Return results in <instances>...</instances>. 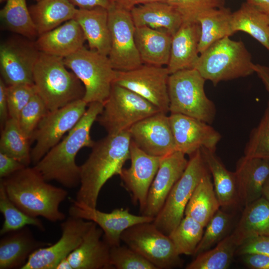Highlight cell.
Masks as SVG:
<instances>
[{
    "label": "cell",
    "instance_id": "cell-38",
    "mask_svg": "<svg viewBox=\"0 0 269 269\" xmlns=\"http://www.w3.org/2000/svg\"><path fill=\"white\" fill-rule=\"evenodd\" d=\"M0 211L4 217V222L0 230V236L28 226H34L42 231L45 229L43 222L38 217L27 215L14 204L0 183Z\"/></svg>",
    "mask_w": 269,
    "mask_h": 269
},
{
    "label": "cell",
    "instance_id": "cell-42",
    "mask_svg": "<svg viewBox=\"0 0 269 269\" xmlns=\"http://www.w3.org/2000/svg\"><path fill=\"white\" fill-rule=\"evenodd\" d=\"M110 262L113 269H157L149 261L127 245L110 247Z\"/></svg>",
    "mask_w": 269,
    "mask_h": 269
},
{
    "label": "cell",
    "instance_id": "cell-8",
    "mask_svg": "<svg viewBox=\"0 0 269 269\" xmlns=\"http://www.w3.org/2000/svg\"><path fill=\"white\" fill-rule=\"evenodd\" d=\"M161 112L136 93L113 83L96 121L108 134L128 131L135 124Z\"/></svg>",
    "mask_w": 269,
    "mask_h": 269
},
{
    "label": "cell",
    "instance_id": "cell-33",
    "mask_svg": "<svg viewBox=\"0 0 269 269\" xmlns=\"http://www.w3.org/2000/svg\"><path fill=\"white\" fill-rule=\"evenodd\" d=\"M220 207L208 171L194 190L186 207L184 215L191 217L205 227Z\"/></svg>",
    "mask_w": 269,
    "mask_h": 269
},
{
    "label": "cell",
    "instance_id": "cell-13",
    "mask_svg": "<svg viewBox=\"0 0 269 269\" xmlns=\"http://www.w3.org/2000/svg\"><path fill=\"white\" fill-rule=\"evenodd\" d=\"M167 67L142 64L126 71H117L114 84L128 89L150 102L161 112H169Z\"/></svg>",
    "mask_w": 269,
    "mask_h": 269
},
{
    "label": "cell",
    "instance_id": "cell-40",
    "mask_svg": "<svg viewBox=\"0 0 269 269\" xmlns=\"http://www.w3.org/2000/svg\"><path fill=\"white\" fill-rule=\"evenodd\" d=\"M244 156L269 160V100L260 123L250 134Z\"/></svg>",
    "mask_w": 269,
    "mask_h": 269
},
{
    "label": "cell",
    "instance_id": "cell-56",
    "mask_svg": "<svg viewBox=\"0 0 269 269\" xmlns=\"http://www.w3.org/2000/svg\"><path fill=\"white\" fill-rule=\"evenodd\" d=\"M5 0H0V2L1 3V2H3Z\"/></svg>",
    "mask_w": 269,
    "mask_h": 269
},
{
    "label": "cell",
    "instance_id": "cell-17",
    "mask_svg": "<svg viewBox=\"0 0 269 269\" xmlns=\"http://www.w3.org/2000/svg\"><path fill=\"white\" fill-rule=\"evenodd\" d=\"M130 151L131 165L123 168L119 176L121 185L130 193L133 204L139 205L141 212L162 157L146 153L132 140Z\"/></svg>",
    "mask_w": 269,
    "mask_h": 269
},
{
    "label": "cell",
    "instance_id": "cell-28",
    "mask_svg": "<svg viewBox=\"0 0 269 269\" xmlns=\"http://www.w3.org/2000/svg\"><path fill=\"white\" fill-rule=\"evenodd\" d=\"M73 19L81 27L90 49L108 56L110 49L108 9L101 7L77 8Z\"/></svg>",
    "mask_w": 269,
    "mask_h": 269
},
{
    "label": "cell",
    "instance_id": "cell-6",
    "mask_svg": "<svg viewBox=\"0 0 269 269\" xmlns=\"http://www.w3.org/2000/svg\"><path fill=\"white\" fill-rule=\"evenodd\" d=\"M205 81L194 68L170 74L168 81L170 114H180L212 123L216 107L205 92Z\"/></svg>",
    "mask_w": 269,
    "mask_h": 269
},
{
    "label": "cell",
    "instance_id": "cell-1",
    "mask_svg": "<svg viewBox=\"0 0 269 269\" xmlns=\"http://www.w3.org/2000/svg\"><path fill=\"white\" fill-rule=\"evenodd\" d=\"M88 106L66 136L34 165L46 181H56L69 189L80 185V169L76 163V156L82 148H92L94 144L91 129L103 109V103L100 102H92Z\"/></svg>",
    "mask_w": 269,
    "mask_h": 269
},
{
    "label": "cell",
    "instance_id": "cell-20",
    "mask_svg": "<svg viewBox=\"0 0 269 269\" xmlns=\"http://www.w3.org/2000/svg\"><path fill=\"white\" fill-rule=\"evenodd\" d=\"M185 155L175 151L162 157L141 215L154 218L160 212L171 190L187 165L188 160Z\"/></svg>",
    "mask_w": 269,
    "mask_h": 269
},
{
    "label": "cell",
    "instance_id": "cell-52",
    "mask_svg": "<svg viewBox=\"0 0 269 269\" xmlns=\"http://www.w3.org/2000/svg\"><path fill=\"white\" fill-rule=\"evenodd\" d=\"M255 73L264 83L266 89L269 93V68L259 64H255Z\"/></svg>",
    "mask_w": 269,
    "mask_h": 269
},
{
    "label": "cell",
    "instance_id": "cell-50",
    "mask_svg": "<svg viewBox=\"0 0 269 269\" xmlns=\"http://www.w3.org/2000/svg\"><path fill=\"white\" fill-rule=\"evenodd\" d=\"M75 7L81 9H91L101 7L109 9L112 5L111 0H69Z\"/></svg>",
    "mask_w": 269,
    "mask_h": 269
},
{
    "label": "cell",
    "instance_id": "cell-5",
    "mask_svg": "<svg viewBox=\"0 0 269 269\" xmlns=\"http://www.w3.org/2000/svg\"><path fill=\"white\" fill-rule=\"evenodd\" d=\"M255 64L243 41L226 37L200 53L193 68L216 86L221 81L253 74Z\"/></svg>",
    "mask_w": 269,
    "mask_h": 269
},
{
    "label": "cell",
    "instance_id": "cell-47",
    "mask_svg": "<svg viewBox=\"0 0 269 269\" xmlns=\"http://www.w3.org/2000/svg\"><path fill=\"white\" fill-rule=\"evenodd\" d=\"M25 167L16 159L0 152V179L7 177Z\"/></svg>",
    "mask_w": 269,
    "mask_h": 269
},
{
    "label": "cell",
    "instance_id": "cell-23",
    "mask_svg": "<svg viewBox=\"0 0 269 269\" xmlns=\"http://www.w3.org/2000/svg\"><path fill=\"white\" fill-rule=\"evenodd\" d=\"M201 27L197 21H183L172 35L170 57L166 66L170 74L193 68L199 52Z\"/></svg>",
    "mask_w": 269,
    "mask_h": 269
},
{
    "label": "cell",
    "instance_id": "cell-57",
    "mask_svg": "<svg viewBox=\"0 0 269 269\" xmlns=\"http://www.w3.org/2000/svg\"><path fill=\"white\" fill-rule=\"evenodd\" d=\"M268 15L269 20V14H268Z\"/></svg>",
    "mask_w": 269,
    "mask_h": 269
},
{
    "label": "cell",
    "instance_id": "cell-49",
    "mask_svg": "<svg viewBox=\"0 0 269 269\" xmlns=\"http://www.w3.org/2000/svg\"><path fill=\"white\" fill-rule=\"evenodd\" d=\"M7 85L0 79V124L2 129L9 119L6 93Z\"/></svg>",
    "mask_w": 269,
    "mask_h": 269
},
{
    "label": "cell",
    "instance_id": "cell-19",
    "mask_svg": "<svg viewBox=\"0 0 269 269\" xmlns=\"http://www.w3.org/2000/svg\"><path fill=\"white\" fill-rule=\"evenodd\" d=\"M169 120L176 151L190 155L202 147L215 151L221 136L209 124L180 114H170Z\"/></svg>",
    "mask_w": 269,
    "mask_h": 269
},
{
    "label": "cell",
    "instance_id": "cell-24",
    "mask_svg": "<svg viewBox=\"0 0 269 269\" xmlns=\"http://www.w3.org/2000/svg\"><path fill=\"white\" fill-rule=\"evenodd\" d=\"M51 244L37 240L28 226L7 233L0 240V269H21L33 252Z\"/></svg>",
    "mask_w": 269,
    "mask_h": 269
},
{
    "label": "cell",
    "instance_id": "cell-36",
    "mask_svg": "<svg viewBox=\"0 0 269 269\" xmlns=\"http://www.w3.org/2000/svg\"><path fill=\"white\" fill-rule=\"evenodd\" d=\"M0 152L20 161L25 166L32 162L30 140L21 130L17 120L9 118L1 129Z\"/></svg>",
    "mask_w": 269,
    "mask_h": 269
},
{
    "label": "cell",
    "instance_id": "cell-30",
    "mask_svg": "<svg viewBox=\"0 0 269 269\" xmlns=\"http://www.w3.org/2000/svg\"><path fill=\"white\" fill-rule=\"evenodd\" d=\"M200 150L213 177L214 190L220 206L228 207L239 204L235 172L226 168L215 151L204 147L201 148Z\"/></svg>",
    "mask_w": 269,
    "mask_h": 269
},
{
    "label": "cell",
    "instance_id": "cell-32",
    "mask_svg": "<svg viewBox=\"0 0 269 269\" xmlns=\"http://www.w3.org/2000/svg\"><path fill=\"white\" fill-rule=\"evenodd\" d=\"M232 12L225 7L206 10L197 18L201 27L199 54L216 41L230 37L234 32L231 26Z\"/></svg>",
    "mask_w": 269,
    "mask_h": 269
},
{
    "label": "cell",
    "instance_id": "cell-53",
    "mask_svg": "<svg viewBox=\"0 0 269 269\" xmlns=\"http://www.w3.org/2000/svg\"><path fill=\"white\" fill-rule=\"evenodd\" d=\"M246 2L263 12L269 14V0H247Z\"/></svg>",
    "mask_w": 269,
    "mask_h": 269
},
{
    "label": "cell",
    "instance_id": "cell-2",
    "mask_svg": "<svg viewBox=\"0 0 269 269\" xmlns=\"http://www.w3.org/2000/svg\"><path fill=\"white\" fill-rule=\"evenodd\" d=\"M131 137L128 131L108 134L95 142L92 151L80 166V183L77 202L96 208L100 191L107 181L120 175L130 159Z\"/></svg>",
    "mask_w": 269,
    "mask_h": 269
},
{
    "label": "cell",
    "instance_id": "cell-11",
    "mask_svg": "<svg viewBox=\"0 0 269 269\" xmlns=\"http://www.w3.org/2000/svg\"><path fill=\"white\" fill-rule=\"evenodd\" d=\"M88 105L80 99L48 111L39 122L30 140L35 141L31 150L34 165L75 126L86 111Z\"/></svg>",
    "mask_w": 269,
    "mask_h": 269
},
{
    "label": "cell",
    "instance_id": "cell-27",
    "mask_svg": "<svg viewBox=\"0 0 269 269\" xmlns=\"http://www.w3.org/2000/svg\"><path fill=\"white\" fill-rule=\"evenodd\" d=\"M135 27L164 29L172 35L183 20L180 13L167 1H155L140 4L130 11Z\"/></svg>",
    "mask_w": 269,
    "mask_h": 269
},
{
    "label": "cell",
    "instance_id": "cell-45",
    "mask_svg": "<svg viewBox=\"0 0 269 269\" xmlns=\"http://www.w3.org/2000/svg\"><path fill=\"white\" fill-rule=\"evenodd\" d=\"M180 13L183 21H196L206 10L224 7V0H168Z\"/></svg>",
    "mask_w": 269,
    "mask_h": 269
},
{
    "label": "cell",
    "instance_id": "cell-55",
    "mask_svg": "<svg viewBox=\"0 0 269 269\" xmlns=\"http://www.w3.org/2000/svg\"><path fill=\"white\" fill-rule=\"evenodd\" d=\"M263 196L269 200V177L264 186Z\"/></svg>",
    "mask_w": 269,
    "mask_h": 269
},
{
    "label": "cell",
    "instance_id": "cell-15",
    "mask_svg": "<svg viewBox=\"0 0 269 269\" xmlns=\"http://www.w3.org/2000/svg\"><path fill=\"white\" fill-rule=\"evenodd\" d=\"M40 53L30 40L12 39L1 43L0 71L5 84H34L33 69Z\"/></svg>",
    "mask_w": 269,
    "mask_h": 269
},
{
    "label": "cell",
    "instance_id": "cell-9",
    "mask_svg": "<svg viewBox=\"0 0 269 269\" xmlns=\"http://www.w3.org/2000/svg\"><path fill=\"white\" fill-rule=\"evenodd\" d=\"M209 171L200 149L191 155L183 174L174 184L152 223L166 235L183 218L187 204L202 177Z\"/></svg>",
    "mask_w": 269,
    "mask_h": 269
},
{
    "label": "cell",
    "instance_id": "cell-14",
    "mask_svg": "<svg viewBox=\"0 0 269 269\" xmlns=\"http://www.w3.org/2000/svg\"><path fill=\"white\" fill-rule=\"evenodd\" d=\"M93 224L69 215L60 225L59 240L33 252L21 269H56L58 263L80 245Z\"/></svg>",
    "mask_w": 269,
    "mask_h": 269
},
{
    "label": "cell",
    "instance_id": "cell-29",
    "mask_svg": "<svg viewBox=\"0 0 269 269\" xmlns=\"http://www.w3.org/2000/svg\"><path fill=\"white\" fill-rule=\"evenodd\" d=\"M29 9L39 35L73 19L77 8L69 0H40Z\"/></svg>",
    "mask_w": 269,
    "mask_h": 269
},
{
    "label": "cell",
    "instance_id": "cell-22",
    "mask_svg": "<svg viewBox=\"0 0 269 269\" xmlns=\"http://www.w3.org/2000/svg\"><path fill=\"white\" fill-rule=\"evenodd\" d=\"M103 231L95 223L80 245L67 257L72 269H112L110 247L103 239Z\"/></svg>",
    "mask_w": 269,
    "mask_h": 269
},
{
    "label": "cell",
    "instance_id": "cell-48",
    "mask_svg": "<svg viewBox=\"0 0 269 269\" xmlns=\"http://www.w3.org/2000/svg\"><path fill=\"white\" fill-rule=\"evenodd\" d=\"M245 265L252 269H269V256L250 254L243 255Z\"/></svg>",
    "mask_w": 269,
    "mask_h": 269
},
{
    "label": "cell",
    "instance_id": "cell-43",
    "mask_svg": "<svg viewBox=\"0 0 269 269\" xmlns=\"http://www.w3.org/2000/svg\"><path fill=\"white\" fill-rule=\"evenodd\" d=\"M48 111L37 94L22 110L17 122L21 130L30 140L39 122Z\"/></svg>",
    "mask_w": 269,
    "mask_h": 269
},
{
    "label": "cell",
    "instance_id": "cell-16",
    "mask_svg": "<svg viewBox=\"0 0 269 269\" xmlns=\"http://www.w3.org/2000/svg\"><path fill=\"white\" fill-rule=\"evenodd\" d=\"M69 209L70 216L95 223L103 231V240L110 247L120 245L122 233L128 228L142 223L151 222L154 218L131 213L128 209L117 208L110 213L71 200Z\"/></svg>",
    "mask_w": 269,
    "mask_h": 269
},
{
    "label": "cell",
    "instance_id": "cell-37",
    "mask_svg": "<svg viewBox=\"0 0 269 269\" xmlns=\"http://www.w3.org/2000/svg\"><path fill=\"white\" fill-rule=\"evenodd\" d=\"M232 234L225 237L216 246L196 256L186 269H227L238 247Z\"/></svg>",
    "mask_w": 269,
    "mask_h": 269
},
{
    "label": "cell",
    "instance_id": "cell-54",
    "mask_svg": "<svg viewBox=\"0 0 269 269\" xmlns=\"http://www.w3.org/2000/svg\"><path fill=\"white\" fill-rule=\"evenodd\" d=\"M56 269H72L67 258L62 259L57 265Z\"/></svg>",
    "mask_w": 269,
    "mask_h": 269
},
{
    "label": "cell",
    "instance_id": "cell-46",
    "mask_svg": "<svg viewBox=\"0 0 269 269\" xmlns=\"http://www.w3.org/2000/svg\"><path fill=\"white\" fill-rule=\"evenodd\" d=\"M236 254L242 256L250 254L269 256V236H258L246 239L238 246Z\"/></svg>",
    "mask_w": 269,
    "mask_h": 269
},
{
    "label": "cell",
    "instance_id": "cell-7",
    "mask_svg": "<svg viewBox=\"0 0 269 269\" xmlns=\"http://www.w3.org/2000/svg\"><path fill=\"white\" fill-rule=\"evenodd\" d=\"M67 68L81 81L85 88L83 100L88 104L104 103L110 95L117 70L108 56L84 46L63 58Z\"/></svg>",
    "mask_w": 269,
    "mask_h": 269
},
{
    "label": "cell",
    "instance_id": "cell-3",
    "mask_svg": "<svg viewBox=\"0 0 269 269\" xmlns=\"http://www.w3.org/2000/svg\"><path fill=\"white\" fill-rule=\"evenodd\" d=\"M0 183L10 200L27 215L52 222L65 219L59 206L66 198L67 191L48 183L34 167H25L0 179Z\"/></svg>",
    "mask_w": 269,
    "mask_h": 269
},
{
    "label": "cell",
    "instance_id": "cell-58",
    "mask_svg": "<svg viewBox=\"0 0 269 269\" xmlns=\"http://www.w3.org/2000/svg\"><path fill=\"white\" fill-rule=\"evenodd\" d=\"M35 0L37 1H39V0Z\"/></svg>",
    "mask_w": 269,
    "mask_h": 269
},
{
    "label": "cell",
    "instance_id": "cell-39",
    "mask_svg": "<svg viewBox=\"0 0 269 269\" xmlns=\"http://www.w3.org/2000/svg\"><path fill=\"white\" fill-rule=\"evenodd\" d=\"M204 227L190 217L185 216L169 237L179 255H193L200 242Z\"/></svg>",
    "mask_w": 269,
    "mask_h": 269
},
{
    "label": "cell",
    "instance_id": "cell-35",
    "mask_svg": "<svg viewBox=\"0 0 269 269\" xmlns=\"http://www.w3.org/2000/svg\"><path fill=\"white\" fill-rule=\"evenodd\" d=\"M0 17L4 26L10 31L29 40L38 36L26 0H6Z\"/></svg>",
    "mask_w": 269,
    "mask_h": 269
},
{
    "label": "cell",
    "instance_id": "cell-26",
    "mask_svg": "<svg viewBox=\"0 0 269 269\" xmlns=\"http://www.w3.org/2000/svg\"><path fill=\"white\" fill-rule=\"evenodd\" d=\"M172 35L164 29L147 26L135 27V44L143 64L167 65Z\"/></svg>",
    "mask_w": 269,
    "mask_h": 269
},
{
    "label": "cell",
    "instance_id": "cell-12",
    "mask_svg": "<svg viewBox=\"0 0 269 269\" xmlns=\"http://www.w3.org/2000/svg\"><path fill=\"white\" fill-rule=\"evenodd\" d=\"M110 49L108 57L117 71L135 69L143 63L134 39L135 26L130 11L112 5L108 9Z\"/></svg>",
    "mask_w": 269,
    "mask_h": 269
},
{
    "label": "cell",
    "instance_id": "cell-4",
    "mask_svg": "<svg viewBox=\"0 0 269 269\" xmlns=\"http://www.w3.org/2000/svg\"><path fill=\"white\" fill-rule=\"evenodd\" d=\"M65 66L63 58L40 52L33 69L37 94L49 111L83 99L85 88L81 81Z\"/></svg>",
    "mask_w": 269,
    "mask_h": 269
},
{
    "label": "cell",
    "instance_id": "cell-34",
    "mask_svg": "<svg viewBox=\"0 0 269 269\" xmlns=\"http://www.w3.org/2000/svg\"><path fill=\"white\" fill-rule=\"evenodd\" d=\"M231 26L236 33H247L269 51V20L268 15L247 2L232 12Z\"/></svg>",
    "mask_w": 269,
    "mask_h": 269
},
{
    "label": "cell",
    "instance_id": "cell-41",
    "mask_svg": "<svg viewBox=\"0 0 269 269\" xmlns=\"http://www.w3.org/2000/svg\"><path fill=\"white\" fill-rule=\"evenodd\" d=\"M231 220L230 215L219 209L206 226V230L193 255L196 257L208 250L224 238Z\"/></svg>",
    "mask_w": 269,
    "mask_h": 269
},
{
    "label": "cell",
    "instance_id": "cell-25",
    "mask_svg": "<svg viewBox=\"0 0 269 269\" xmlns=\"http://www.w3.org/2000/svg\"><path fill=\"white\" fill-rule=\"evenodd\" d=\"M85 41L79 24L72 19L39 35L35 43L40 52L64 58L82 48Z\"/></svg>",
    "mask_w": 269,
    "mask_h": 269
},
{
    "label": "cell",
    "instance_id": "cell-44",
    "mask_svg": "<svg viewBox=\"0 0 269 269\" xmlns=\"http://www.w3.org/2000/svg\"><path fill=\"white\" fill-rule=\"evenodd\" d=\"M6 93L9 118L17 121L22 110L37 92L34 84H20L7 86Z\"/></svg>",
    "mask_w": 269,
    "mask_h": 269
},
{
    "label": "cell",
    "instance_id": "cell-10",
    "mask_svg": "<svg viewBox=\"0 0 269 269\" xmlns=\"http://www.w3.org/2000/svg\"><path fill=\"white\" fill-rule=\"evenodd\" d=\"M121 240L157 269H169L182 266L180 255L169 236L160 231L152 222L128 228L122 233Z\"/></svg>",
    "mask_w": 269,
    "mask_h": 269
},
{
    "label": "cell",
    "instance_id": "cell-51",
    "mask_svg": "<svg viewBox=\"0 0 269 269\" xmlns=\"http://www.w3.org/2000/svg\"><path fill=\"white\" fill-rule=\"evenodd\" d=\"M168 0H111L112 5L130 11L135 6L155 1H167Z\"/></svg>",
    "mask_w": 269,
    "mask_h": 269
},
{
    "label": "cell",
    "instance_id": "cell-18",
    "mask_svg": "<svg viewBox=\"0 0 269 269\" xmlns=\"http://www.w3.org/2000/svg\"><path fill=\"white\" fill-rule=\"evenodd\" d=\"M129 132L131 140L150 155L164 157L176 151L166 113L159 112L149 116L133 125Z\"/></svg>",
    "mask_w": 269,
    "mask_h": 269
},
{
    "label": "cell",
    "instance_id": "cell-31",
    "mask_svg": "<svg viewBox=\"0 0 269 269\" xmlns=\"http://www.w3.org/2000/svg\"><path fill=\"white\" fill-rule=\"evenodd\" d=\"M238 245L258 236H269V200L261 197L245 207L232 234Z\"/></svg>",
    "mask_w": 269,
    "mask_h": 269
},
{
    "label": "cell",
    "instance_id": "cell-21",
    "mask_svg": "<svg viewBox=\"0 0 269 269\" xmlns=\"http://www.w3.org/2000/svg\"><path fill=\"white\" fill-rule=\"evenodd\" d=\"M234 172L239 204L245 207L263 196L269 177V160L243 156L237 162Z\"/></svg>",
    "mask_w": 269,
    "mask_h": 269
}]
</instances>
